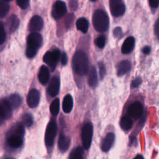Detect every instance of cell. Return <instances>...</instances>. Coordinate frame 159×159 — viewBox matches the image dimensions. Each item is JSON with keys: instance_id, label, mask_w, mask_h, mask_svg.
Masks as SVG:
<instances>
[{"instance_id": "obj_33", "label": "cell", "mask_w": 159, "mask_h": 159, "mask_svg": "<svg viewBox=\"0 0 159 159\" xmlns=\"http://www.w3.org/2000/svg\"><path fill=\"white\" fill-rule=\"evenodd\" d=\"M99 69V75L101 79H102L106 74V68L102 63H99L98 64Z\"/></svg>"}, {"instance_id": "obj_20", "label": "cell", "mask_w": 159, "mask_h": 159, "mask_svg": "<svg viewBox=\"0 0 159 159\" xmlns=\"http://www.w3.org/2000/svg\"><path fill=\"white\" fill-rule=\"evenodd\" d=\"M70 139L63 135L61 134L58 139V148L61 152H66L70 146Z\"/></svg>"}, {"instance_id": "obj_1", "label": "cell", "mask_w": 159, "mask_h": 159, "mask_svg": "<svg viewBox=\"0 0 159 159\" xmlns=\"http://www.w3.org/2000/svg\"><path fill=\"white\" fill-rule=\"evenodd\" d=\"M72 67L74 72L78 75H84L87 73L88 58L84 52L78 50L75 52L72 59Z\"/></svg>"}, {"instance_id": "obj_12", "label": "cell", "mask_w": 159, "mask_h": 159, "mask_svg": "<svg viewBox=\"0 0 159 159\" xmlns=\"http://www.w3.org/2000/svg\"><path fill=\"white\" fill-rule=\"evenodd\" d=\"M40 94L39 90L37 89H31L27 97V102L30 107L34 108L36 107L40 101Z\"/></svg>"}, {"instance_id": "obj_36", "label": "cell", "mask_w": 159, "mask_h": 159, "mask_svg": "<svg viewBox=\"0 0 159 159\" xmlns=\"http://www.w3.org/2000/svg\"><path fill=\"white\" fill-rule=\"evenodd\" d=\"M69 6L70 7L71 10H76L78 4H77V1L76 0H70V2H69Z\"/></svg>"}, {"instance_id": "obj_2", "label": "cell", "mask_w": 159, "mask_h": 159, "mask_svg": "<svg viewBox=\"0 0 159 159\" xmlns=\"http://www.w3.org/2000/svg\"><path fill=\"white\" fill-rule=\"evenodd\" d=\"M24 134V125L22 124H16L7 132V141L8 145L14 148L20 147L23 142Z\"/></svg>"}, {"instance_id": "obj_4", "label": "cell", "mask_w": 159, "mask_h": 159, "mask_svg": "<svg viewBox=\"0 0 159 159\" xmlns=\"http://www.w3.org/2000/svg\"><path fill=\"white\" fill-rule=\"evenodd\" d=\"M42 44V37L38 32H32L27 37V47L26 56L33 58Z\"/></svg>"}, {"instance_id": "obj_10", "label": "cell", "mask_w": 159, "mask_h": 159, "mask_svg": "<svg viewBox=\"0 0 159 159\" xmlns=\"http://www.w3.org/2000/svg\"><path fill=\"white\" fill-rule=\"evenodd\" d=\"M66 4L60 0L57 1L53 6L52 15L53 18L58 19L62 17L66 12Z\"/></svg>"}, {"instance_id": "obj_30", "label": "cell", "mask_w": 159, "mask_h": 159, "mask_svg": "<svg viewBox=\"0 0 159 159\" xmlns=\"http://www.w3.org/2000/svg\"><path fill=\"white\" fill-rule=\"evenodd\" d=\"M94 42L98 47L102 48L106 44V38L104 35H100L96 39Z\"/></svg>"}, {"instance_id": "obj_35", "label": "cell", "mask_w": 159, "mask_h": 159, "mask_svg": "<svg viewBox=\"0 0 159 159\" xmlns=\"http://www.w3.org/2000/svg\"><path fill=\"white\" fill-rule=\"evenodd\" d=\"M142 83V80L140 78H137L135 79H134L131 84V86L132 88H137L139 86V85L141 84Z\"/></svg>"}, {"instance_id": "obj_17", "label": "cell", "mask_w": 159, "mask_h": 159, "mask_svg": "<svg viewBox=\"0 0 159 159\" xmlns=\"http://www.w3.org/2000/svg\"><path fill=\"white\" fill-rule=\"evenodd\" d=\"M98 74L96 68L93 66L91 67L88 77V82L89 85L92 88H95L98 84Z\"/></svg>"}, {"instance_id": "obj_28", "label": "cell", "mask_w": 159, "mask_h": 159, "mask_svg": "<svg viewBox=\"0 0 159 159\" xmlns=\"http://www.w3.org/2000/svg\"><path fill=\"white\" fill-rule=\"evenodd\" d=\"M9 10V5L7 2L0 0V17H3L7 15Z\"/></svg>"}, {"instance_id": "obj_22", "label": "cell", "mask_w": 159, "mask_h": 159, "mask_svg": "<svg viewBox=\"0 0 159 159\" xmlns=\"http://www.w3.org/2000/svg\"><path fill=\"white\" fill-rule=\"evenodd\" d=\"M7 100L9 102V103L12 109H15L17 108L21 104V101H22L20 96L16 94L11 95L7 99Z\"/></svg>"}, {"instance_id": "obj_21", "label": "cell", "mask_w": 159, "mask_h": 159, "mask_svg": "<svg viewBox=\"0 0 159 159\" xmlns=\"http://www.w3.org/2000/svg\"><path fill=\"white\" fill-rule=\"evenodd\" d=\"M19 19L17 16L12 14L11 15L7 20V25L10 31H15L19 27Z\"/></svg>"}, {"instance_id": "obj_6", "label": "cell", "mask_w": 159, "mask_h": 159, "mask_svg": "<svg viewBox=\"0 0 159 159\" xmlns=\"http://www.w3.org/2000/svg\"><path fill=\"white\" fill-rule=\"evenodd\" d=\"M57 132V125L56 122L55 120L50 121L47 126L45 135V142L47 146L50 147L53 145Z\"/></svg>"}, {"instance_id": "obj_16", "label": "cell", "mask_w": 159, "mask_h": 159, "mask_svg": "<svg viewBox=\"0 0 159 159\" xmlns=\"http://www.w3.org/2000/svg\"><path fill=\"white\" fill-rule=\"evenodd\" d=\"M114 138L115 135L113 133H108L106 135L102 143V150L103 152H106L111 149L114 143Z\"/></svg>"}, {"instance_id": "obj_37", "label": "cell", "mask_w": 159, "mask_h": 159, "mask_svg": "<svg viewBox=\"0 0 159 159\" xmlns=\"http://www.w3.org/2000/svg\"><path fill=\"white\" fill-rule=\"evenodd\" d=\"M154 30H155V34L156 36L158 37V39H159V18L157 20L155 24Z\"/></svg>"}, {"instance_id": "obj_43", "label": "cell", "mask_w": 159, "mask_h": 159, "mask_svg": "<svg viewBox=\"0 0 159 159\" xmlns=\"http://www.w3.org/2000/svg\"><path fill=\"white\" fill-rule=\"evenodd\" d=\"M2 1H6V2H9V1H12V0H2Z\"/></svg>"}, {"instance_id": "obj_38", "label": "cell", "mask_w": 159, "mask_h": 159, "mask_svg": "<svg viewBox=\"0 0 159 159\" xmlns=\"http://www.w3.org/2000/svg\"><path fill=\"white\" fill-rule=\"evenodd\" d=\"M149 4L153 8H157L159 6V0H149Z\"/></svg>"}, {"instance_id": "obj_31", "label": "cell", "mask_w": 159, "mask_h": 159, "mask_svg": "<svg viewBox=\"0 0 159 159\" xmlns=\"http://www.w3.org/2000/svg\"><path fill=\"white\" fill-rule=\"evenodd\" d=\"M6 39V31L3 24L0 22V45L2 44Z\"/></svg>"}, {"instance_id": "obj_39", "label": "cell", "mask_w": 159, "mask_h": 159, "mask_svg": "<svg viewBox=\"0 0 159 159\" xmlns=\"http://www.w3.org/2000/svg\"><path fill=\"white\" fill-rule=\"evenodd\" d=\"M122 34V29L119 27H117L114 30V35L116 37H117L120 36Z\"/></svg>"}, {"instance_id": "obj_15", "label": "cell", "mask_w": 159, "mask_h": 159, "mask_svg": "<svg viewBox=\"0 0 159 159\" xmlns=\"http://www.w3.org/2000/svg\"><path fill=\"white\" fill-rule=\"evenodd\" d=\"M135 45V39L133 37H127L124 42L121 51L124 54H127L131 52V51L133 50L134 47Z\"/></svg>"}, {"instance_id": "obj_42", "label": "cell", "mask_w": 159, "mask_h": 159, "mask_svg": "<svg viewBox=\"0 0 159 159\" xmlns=\"http://www.w3.org/2000/svg\"><path fill=\"white\" fill-rule=\"evenodd\" d=\"M134 159H143V157H142V155H137Z\"/></svg>"}, {"instance_id": "obj_26", "label": "cell", "mask_w": 159, "mask_h": 159, "mask_svg": "<svg viewBox=\"0 0 159 159\" xmlns=\"http://www.w3.org/2000/svg\"><path fill=\"white\" fill-rule=\"evenodd\" d=\"M83 150L81 147H78L75 148L70 155L69 159H83Z\"/></svg>"}, {"instance_id": "obj_3", "label": "cell", "mask_w": 159, "mask_h": 159, "mask_svg": "<svg viewBox=\"0 0 159 159\" xmlns=\"http://www.w3.org/2000/svg\"><path fill=\"white\" fill-rule=\"evenodd\" d=\"M109 17L105 11L97 9L93 15V24L94 29L99 32L107 30L109 27Z\"/></svg>"}, {"instance_id": "obj_29", "label": "cell", "mask_w": 159, "mask_h": 159, "mask_svg": "<svg viewBox=\"0 0 159 159\" xmlns=\"http://www.w3.org/2000/svg\"><path fill=\"white\" fill-rule=\"evenodd\" d=\"M33 117L30 114H25L22 116V124L26 127H30L33 124Z\"/></svg>"}, {"instance_id": "obj_41", "label": "cell", "mask_w": 159, "mask_h": 159, "mask_svg": "<svg viewBox=\"0 0 159 159\" xmlns=\"http://www.w3.org/2000/svg\"><path fill=\"white\" fill-rule=\"evenodd\" d=\"M142 52H143V53L144 54H146V55L150 53V47H148V46L145 47L143 48Z\"/></svg>"}, {"instance_id": "obj_11", "label": "cell", "mask_w": 159, "mask_h": 159, "mask_svg": "<svg viewBox=\"0 0 159 159\" xmlns=\"http://www.w3.org/2000/svg\"><path fill=\"white\" fill-rule=\"evenodd\" d=\"M143 112V109L142 104L140 102L136 101L129 106L127 110V113L129 117L134 119L140 118Z\"/></svg>"}, {"instance_id": "obj_44", "label": "cell", "mask_w": 159, "mask_h": 159, "mask_svg": "<svg viewBox=\"0 0 159 159\" xmlns=\"http://www.w3.org/2000/svg\"><path fill=\"white\" fill-rule=\"evenodd\" d=\"M6 159H14V158H7Z\"/></svg>"}, {"instance_id": "obj_45", "label": "cell", "mask_w": 159, "mask_h": 159, "mask_svg": "<svg viewBox=\"0 0 159 159\" xmlns=\"http://www.w3.org/2000/svg\"><path fill=\"white\" fill-rule=\"evenodd\" d=\"M90 1H93V2H94V1H97V0H90Z\"/></svg>"}, {"instance_id": "obj_40", "label": "cell", "mask_w": 159, "mask_h": 159, "mask_svg": "<svg viewBox=\"0 0 159 159\" xmlns=\"http://www.w3.org/2000/svg\"><path fill=\"white\" fill-rule=\"evenodd\" d=\"M68 61V58H67V55L65 53H62L61 55V63L63 65H65L67 63Z\"/></svg>"}, {"instance_id": "obj_18", "label": "cell", "mask_w": 159, "mask_h": 159, "mask_svg": "<svg viewBox=\"0 0 159 159\" xmlns=\"http://www.w3.org/2000/svg\"><path fill=\"white\" fill-rule=\"evenodd\" d=\"M39 80L42 84H46L50 78V73L48 69L45 66H42L40 68L39 75Z\"/></svg>"}, {"instance_id": "obj_23", "label": "cell", "mask_w": 159, "mask_h": 159, "mask_svg": "<svg viewBox=\"0 0 159 159\" xmlns=\"http://www.w3.org/2000/svg\"><path fill=\"white\" fill-rule=\"evenodd\" d=\"M131 68L130 62L128 60H123L119 65L118 75L122 76L127 73Z\"/></svg>"}, {"instance_id": "obj_32", "label": "cell", "mask_w": 159, "mask_h": 159, "mask_svg": "<svg viewBox=\"0 0 159 159\" xmlns=\"http://www.w3.org/2000/svg\"><path fill=\"white\" fill-rule=\"evenodd\" d=\"M17 4L22 9H25L29 6V0H16Z\"/></svg>"}, {"instance_id": "obj_5", "label": "cell", "mask_w": 159, "mask_h": 159, "mask_svg": "<svg viewBox=\"0 0 159 159\" xmlns=\"http://www.w3.org/2000/svg\"><path fill=\"white\" fill-rule=\"evenodd\" d=\"M93 133V127L91 123L84 125L81 132V141L84 149H88L91 145Z\"/></svg>"}, {"instance_id": "obj_27", "label": "cell", "mask_w": 159, "mask_h": 159, "mask_svg": "<svg viewBox=\"0 0 159 159\" xmlns=\"http://www.w3.org/2000/svg\"><path fill=\"white\" fill-rule=\"evenodd\" d=\"M59 110H60V101H59V99L57 98L54 99L51 103V105L50 107V111L51 114L53 116H55L58 114Z\"/></svg>"}, {"instance_id": "obj_24", "label": "cell", "mask_w": 159, "mask_h": 159, "mask_svg": "<svg viewBox=\"0 0 159 159\" xmlns=\"http://www.w3.org/2000/svg\"><path fill=\"white\" fill-rule=\"evenodd\" d=\"M76 25V28L78 30H80L83 33H86V32H87V31L88 30L89 23L86 19H85L84 17H81L77 20Z\"/></svg>"}, {"instance_id": "obj_34", "label": "cell", "mask_w": 159, "mask_h": 159, "mask_svg": "<svg viewBox=\"0 0 159 159\" xmlns=\"http://www.w3.org/2000/svg\"><path fill=\"white\" fill-rule=\"evenodd\" d=\"M73 15L72 14H70L67 16L66 19H65V25L67 27H69L71 24L73 23Z\"/></svg>"}, {"instance_id": "obj_14", "label": "cell", "mask_w": 159, "mask_h": 159, "mask_svg": "<svg viewBox=\"0 0 159 159\" xmlns=\"http://www.w3.org/2000/svg\"><path fill=\"white\" fill-rule=\"evenodd\" d=\"M43 25L42 18L39 16H34L32 17L29 22V29L32 32L40 31Z\"/></svg>"}, {"instance_id": "obj_7", "label": "cell", "mask_w": 159, "mask_h": 159, "mask_svg": "<svg viewBox=\"0 0 159 159\" xmlns=\"http://www.w3.org/2000/svg\"><path fill=\"white\" fill-rule=\"evenodd\" d=\"M60 57V52L58 49L47 52L43 56V61L52 70H54Z\"/></svg>"}, {"instance_id": "obj_8", "label": "cell", "mask_w": 159, "mask_h": 159, "mask_svg": "<svg viewBox=\"0 0 159 159\" xmlns=\"http://www.w3.org/2000/svg\"><path fill=\"white\" fill-rule=\"evenodd\" d=\"M12 107L6 99L0 101V125L4 121L11 117L12 115Z\"/></svg>"}, {"instance_id": "obj_19", "label": "cell", "mask_w": 159, "mask_h": 159, "mask_svg": "<svg viewBox=\"0 0 159 159\" xmlns=\"http://www.w3.org/2000/svg\"><path fill=\"white\" fill-rule=\"evenodd\" d=\"M73 106V98L70 94H67L65 96L63 103H62V109L65 113H69L71 112Z\"/></svg>"}, {"instance_id": "obj_25", "label": "cell", "mask_w": 159, "mask_h": 159, "mask_svg": "<svg viewBox=\"0 0 159 159\" xmlns=\"http://www.w3.org/2000/svg\"><path fill=\"white\" fill-rule=\"evenodd\" d=\"M133 125V122L131 118L129 116L123 117L120 121V125L124 130H129Z\"/></svg>"}, {"instance_id": "obj_13", "label": "cell", "mask_w": 159, "mask_h": 159, "mask_svg": "<svg viewBox=\"0 0 159 159\" xmlns=\"http://www.w3.org/2000/svg\"><path fill=\"white\" fill-rule=\"evenodd\" d=\"M60 78L57 76H54L50 80L47 91L48 94L52 97H55L57 96L60 90Z\"/></svg>"}, {"instance_id": "obj_9", "label": "cell", "mask_w": 159, "mask_h": 159, "mask_svg": "<svg viewBox=\"0 0 159 159\" xmlns=\"http://www.w3.org/2000/svg\"><path fill=\"white\" fill-rule=\"evenodd\" d=\"M109 6L111 14L115 17L122 16L125 11V6L122 0H110Z\"/></svg>"}]
</instances>
